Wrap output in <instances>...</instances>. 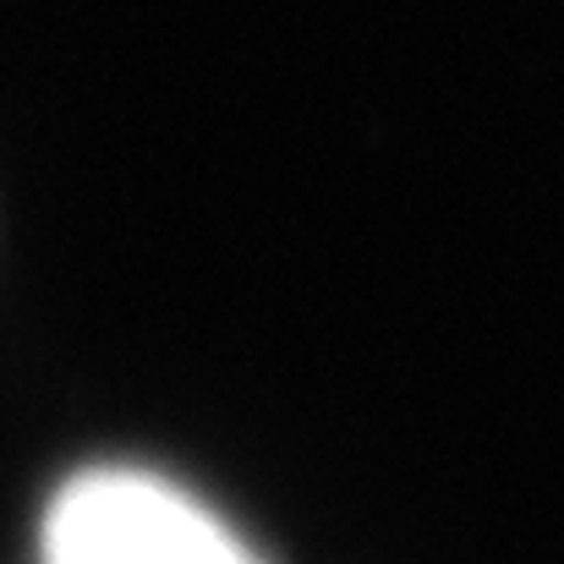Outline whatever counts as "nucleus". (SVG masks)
Here are the masks:
<instances>
[{"label":"nucleus","instance_id":"1","mask_svg":"<svg viewBox=\"0 0 564 564\" xmlns=\"http://www.w3.org/2000/svg\"><path fill=\"white\" fill-rule=\"evenodd\" d=\"M44 564H258L252 549L176 482L83 471L44 516Z\"/></svg>","mask_w":564,"mask_h":564}]
</instances>
